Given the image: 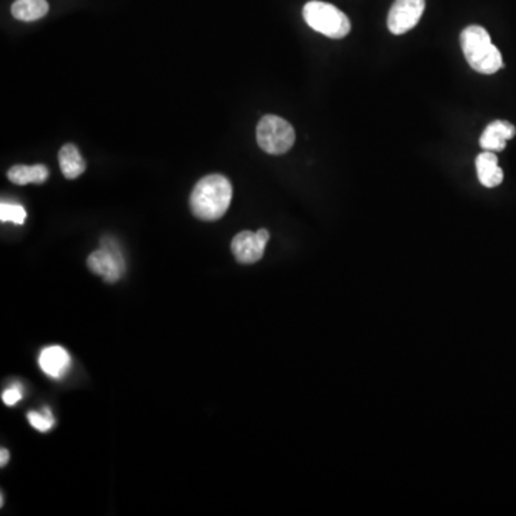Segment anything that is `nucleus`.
Instances as JSON below:
<instances>
[{"label":"nucleus","mask_w":516,"mask_h":516,"mask_svg":"<svg viewBox=\"0 0 516 516\" xmlns=\"http://www.w3.org/2000/svg\"><path fill=\"white\" fill-rule=\"evenodd\" d=\"M476 171L481 184L486 188H495L503 181V171L498 166V157L492 151L482 152L476 158Z\"/></svg>","instance_id":"nucleus-10"},{"label":"nucleus","mask_w":516,"mask_h":516,"mask_svg":"<svg viewBox=\"0 0 516 516\" xmlns=\"http://www.w3.org/2000/svg\"><path fill=\"white\" fill-rule=\"evenodd\" d=\"M257 142L267 154L283 156L293 148L296 132L286 119L277 115H266L257 126Z\"/></svg>","instance_id":"nucleus-4"},{"label":"nucleus","mask_w":516,"mask_h":516,"mask_svg":"<svg viewBox=\"0 0 516 516\" xmlns=\"http://www.w3.org/2000/svg\"><path fill=\"white\" fill-rule=\"evenodd\" d=\"M425 12V0H395L388 17L389 31L403 35L412 31Z\"/></svg>","instance_id":"nucleus-7"},{"label":"nucleus","mask_w":516,"mask_h":516,"mask_svg":"<svg viewBox=\"0 0 516 516\" xmlns=\"http://www.w3.org/2000/svg\"><path fill=\"white\" fill-rule=\"evenodd\" d=\"M516 136L515 126L508 121H493L486 126L481 137V148L485 151L500 152L506 148V142Z\"/></svg>","instance_id":"nucleus-8"},{"label":"nucleus","mask_w":516,"mask_h":516,"mask_svg":"<svg viewBox=\"0 0 516 516\" xmlns=\"http://www.w3.org/2000/svg\"><path fill=\"white\" fill-rule=\"evenodd\" d=\"M49 11L46 0H16L12 5V15L22 22H34L41 19Z\"/></svg>","instance_id":"nucleus-13"},{"label":"nucleus","mask_w":516,"mask_h":516,"mask_svg":"<svg viewBox=\"0 0 516 516\" xmlns=\"http://www.w3.org/2000/svg\"><path fill=\"white\" fill-rule=\"evenodd\" d=\"M9 462V452H7L6 449H2V452H0V466L5 468Z\"/></svg>","instance_id":"nucleus-17"},{"label":"nucleus","mask_w":516,"mask_h":516,"mask_svg":"<svg viewBox=\"0 0 516 516\" xmlns=\"http://www.w3.org/2000/svg\"><path fill=\"white\" fill-rule=\"evenodd\" d=\"M233 199V186L219 174L199 179L189 197V207L197 218L217 221L227 213Z\"/></svg>","instance_id":"nucleus-1"},{"label":"nucleus","mask_w":516,"mask_h":516,"mask_svg":"<svg viewBox=\"0 0 516 516\" xmlns=\"http://www.w3.org/2000/svg\"><path fill=\"white\" fill-rule=\"evenodd\" d=\"M49 177V169L42 164L37 166H15L7 172V178L16 186H27V184H42Z\"/></svg>","instance_id":"nucleus-12"},{"label":"nucleus","mask_w":516,"mask_h":516,"mask_svg":"<svg viewBox=\"0 0 516 516\" xmlns=\"http://www.w3.org/2000/svg\"><path fill=\"white\" fill-rule=\"evenodd\" d=\"M0 219L2 223H14L22 226L26 219V211L19 204L2 203L0 204Z\"/></svg>","instance_id":"nucleus-14"},{"label":"nucleus","mask_w":516,"mask_h":516,"mask_svg":"<svg viewBox=\"0 0 516 516\" xmlns=\"http://www.w3.org/2000/svg\"><path fill=\"white\" fill-rule=\"evenodd\" d=\"M460 46L473 71L492 75L503 68L502 55L491 41L485 27L472 25L460 34Z\"/></svg>","instance_id":"nucleus-2"},{"label":"nucleus","mask_w":516,"mask_h":516,"mask_svg":"<svg viewBox=\"0 0 516 516\" xmlns=\"http://www.w3.org/2000/svg\"><path fill=\"white\" fill-rule=\"evenodd\" d=\"M39 366L49 378L61 379L71 368V356L64 348L52 346L42 350Z\"/></svg>","instance_id":"nucleus-9"},{"label":"nucleus","mask_w":516,"mask_h":516,"mask_svg":"<svg viewBox=\"0 0 516 516\" xmlns=\"http://www.w3.org/2000/svg\"><path fill=\"white\" fill-rule=\"evenodd\" d=\"M268 240H270V233L266 228L258 229L257 233L241 231L234 237L231 250H233L234 257L238 263H257L263 258Z\"/></svg>","instance_id":"nucleus-6"},{"label":"nucleus","mask_w":516,"mask_h":516,"mask_svg":"<svg viewBox=\"0 0 516 516\" xmlns=\"http://www.w3.org/2000/svg\"><path fill=\"white\" fill-rule=\"evenodd\" d=\"M303 17L313 31L331 39H343L350 34L349 17L334 5L311 0L303 7Z\"/></svg>","instance_id":"nucleus-3"},{"label":"nucleus","mask_w":516,"mask_h":516,"mask_svg":"<svg viewBox=\"0 0 516 516\" xmlns=\"http://www.w3.org/2000/svg\"><path fill=\"white\" fill-rule=\"evenodd\" d=\"M27 419H29V422L31 425L34 426L35 429H37L39 432H47V430H51V428H54V416L51 415V412L46 409V415H41V413L37 412H31L27 415Z\"/></svg>","instance_id":"nucleus-15"},{"label":"nucleus","mask_w":516,"mask_h":516,"mask_svg":"<svg viewBox=\"0 0 516 516\" xmlns=\"http://www.w3.org/2000/svg\"><path fill=\"white\" fill-rule=\"evenodd\" d=\"M24 395H22L21 389L15 386V388L7 389L2 393V400H4L5 405L15 406L17 401H21Z\"/></svg>","instance_id":"nucleus-16"},{"label":"nucleus","mask_w":516,"mask_h":516,"mask_svg":"<svg viewBox=\"0 0 516 516\" xmlns=\"http://www.w3.org/2000/svg\"><path fill=\"white\" fill-rule=\"evenodd\" d=\"M59 167L65 178L75 179L81 177L86 169V162L74 144H66L59 151Z\"/></svg>","instance_id":"nucleus-11"},{"label":"nucleus","mask_w":516,"mask_h":516,"mask_svg":"<svg viewBox=\"0 0 516 516\" xmlns=\"http://www.w3.org/2000/svg\"><path fill=\"white\" fill-rule=\"evenodd\" d=\"M88 266L95 274L104 277L106 283H116L126 271V261L119 251L118 244L109 237L102 240L99 250L89 256Z\"/></svg>","instance_id":"nucleus-5"}]
</instances>
